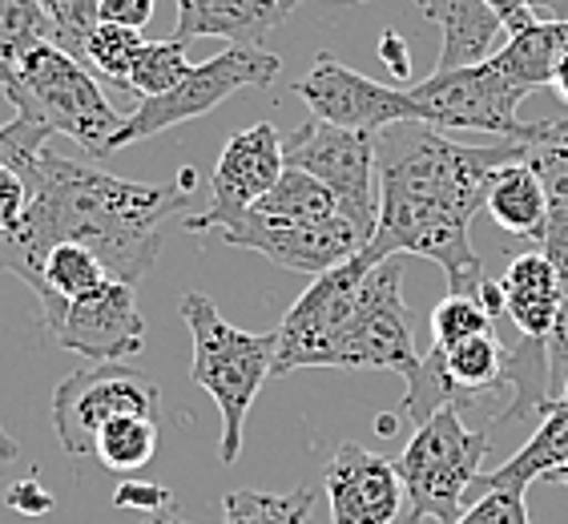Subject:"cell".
I'll return each instance as SVG.
<instances>
[{
	"label": "cell",
	"instance_id": "cell-1",
	"mask_svg": "<svg viewBox=\"0 0 568 524\" xmlns=\"http://www.w3.org/2000/svg\"><path fill=\"white\" fill-rule=\"evenodd\" d=\"M29 210L12 230H0V266L41 291L44 254L57 242H81L125 283H142L162 254L165 222L186 210L197 187L194 170L170 182H125L101 165L44 150L24 174Z\"/></svg>",
	"mask_w": 568,
	"mask_h": 524
},
{
	"label": "cell",
	"instance_id": "cell-2",
	"mask_svg": "<svg viewBox=\"0 0 568 524\" xmlns=\"http://www.w3.org/2000/svg\"><path fill=\"white\" fill-rule=\"evenodd\" d=\"M525 142L500 138L496 145H459L427 121H395L375 133L379 165V222L363 259L419 254L444 266L456 295H476L484 274L471 251V219L484 206V190L496 165L525 158Z\"/></svg>",
	"mask_w": 568,
	"mask_h": 524
},
{
	"label": "cell",
	"instance_id": "cell-3",
	"mask_svg": "<svg viewBox=\"0 0 568 524\" xmlns=\"http://www.w3.org/2000/svg\"><path fill=\"white\" fill-rule=\"evenodd\" d=\"M182 323L194 339V363L190 380L219 404L222 412V440L219 456L222 464H234L242 452V427L251 415L254 400L263 392L266 375H274V335H254L222 319L214 299L202 291H186L182 303Z\"/></svg>",
	"mask_w": 568,
	"mask_h": 524
},
{
	"label": "cell",
	"instance_id": "cell-4",
	"mask_svg": "<svg viewBox=\"0 0 568 524\" xmlns=\"http://www.w3.org/2000/svg\"><path fill=\"white\" fill-rule=\"evenodd\" d=\"M4 98L17 113L41 121L49 133H65L81 142L93 158H110L113 133L125 121L110 105L105 89L93 81V69L57 49L53 41H41L21 57Z\"/></svg>",
	"mask_w": 568,
	"mask_h": 524
},
{
	"label": "cell",
	"instance_id": "cell-5",
	"mask_svg": "<svg viewBox=\"0 0 568 524\" xmlns=\"http://www.w3.org/2000/svg\"><path fill=\"white\" fill-rule=\"evenodd\" d=\"M488 456V432H471L456 407H439L412 432L407 449L395 460L412 504V521L448 524L464 513V492L480 481Z\"/></svg>",
	"mask_w": 568,
	"mask_h": 524
},
{
	"label": "cell",
	"instance_id": "cell-6",
	"mask_svg": "<svg viewBox=\"0 0 568 524\" xmlns=\"http://www.w3.org/2000/svg\"><path fill=\"white\" fill-rule=\"evenodd\" d=\"M278 69H283V61L274 53H266L263 44H230L219 57H210V61L190 69L170 93L138 101L133 113H125L121 130L113 133L110 153L125 150L133 142H145V138H158V133L174 130L182 121L202 118V113H210L226 98H234L239 89L271 85L274 77H278Z\"/></svg>",
	"mask_w": 568,
	"mask_h": 524
},
{
	"label": "cell",
	"instance_id": "cell-7",
	"mask_svg": "<svg viewBox=\"0 0 568 524\" xmlns=\"http://www.w3.org/2000/svg\"><path fill=\"white\" fill-rule=\"evenodd\" d=\"M407 101L416 110V121H427L436 130H480L508 138V142H540L545 121L520 118V93L493 69V61L464 69H436L432 77L407 85Z\"/></svg>",
	"mask_w": 568,
	"mask_h": 524
},
{
	"label": "cell",
	"instance_id": "cell-8",
	"mask_svg": "<svg viewBox=\"0 0 568 524\" xmlns=\"http://www.w3.org/2000/svg\"><path fill=\"white\" fill-rule=\"evenodd\" d=\"M286 165L315 174L331 194L339 198V214H347L367 242L379 222V165H375V133L343 130L331 121H303L283 138Z\"/></svg>",
	"mask_w": 568,
	"mask_h": 524
},
{
	"label": "cell",
	"instance_id": "cell-9",
	"mask_svg": "<svg viewBox=\"0 0 568 524\" xmlns=\"http://www.w3.org/2000/svg\"><path fill=\"white\" fill-rule=\"evenodd\" d=\"M118 415H162L158 383L125 363H89L53 387V432L73 460L93 456L101 427Z\"/></svg>",
	"mask_w": 568,
	"mask_h": 524
},
{
	"label": "cell",
	"instance_id": "cell-10",
	"mask_svg": "<svg viewBox=\"0 0 568 524\" xmlns=\"http://www.w3.org/2000/svg\"><path fill=\"white\" fill-rule=\"evenodd\" d=\"M372 271V262L355 259L315 274V283L295 299V306L283 315L274 331V375L298 372V367H335L339 343L351 328V315L359 306L363 279Z\"/></svg>",
	"mask_w": 568,
	"mask_h": 524
},
{
	"label": "cell",
	"instance_id": "cell-11",
	"mask_svg": "<svg viewBox=\"0 0 568 524\" xmlns=\"http://www.w3.org/2000/svg\"><path fill=\"white\" fill-rule=\"evenodd\" d=\"M424 355L416 351L412 315L404 303V259L375 262L363 279L359 306L339 343L335 367H367V372H395L407 383L416 380Z\"/></svg>",
	"mask_w": 568,
	"mask_h": 524
},
{
	"label": "cell",
	"instance_id": "cell-12",
	"mask_svg": "<svg viewBox=\"0 0 568 524\" xmlns=\"http://www.w3.org/2000/svg\"><path fill=\"white\" fill-rule=\"evenodd\" d=\"M202 239L226 242L239 251H254L263 259L278 262L286 271L323 274L339 262L355 259L367 246V230H359L347 214H331V219H271L258 210H246L239 219L222 222L206 230Z\"/></svg>",
	"mask_w": 568,
	"mask_h": 524
},
{
	"label": "cell",
	"instance_id": "cell-13",
	"mask_svg": "<svg viewBox=\"0 0 568 524\" xmlns=\"http://www.w3.org/2000/svg\"><path fill=\"white\" fill-rule=\"evenodd\" d=\"M295 93L306 101L311 118L343 125V130L379 133L383 125H395V121H416L407 89L379 85L367 73L343 66L335 53H318L311 73L295 85Z\"/></svg>",
	"mask_w": 568,
	"mask_h": 524
},
{
	"label": "cell",
	"instance_id": "cell-14",
	"mask_svg": "<svg viewBox=\"0 0 568 524\" xmlns=\"http://www.w3.org/2000/svg\"><path fill=\"white\" fill-rule=\"evenodd\" d=\"M283 165V133L274 125L258 121L251 130L234 133L226 150H222L219 165H214V178H210V206L202 214H194V219H186V230L202 239L206 230L246 214L278 182Z\"/></svg>",
	"mask_w": 568,
	"mask_h": 524
},
{
	"label": "cell",
	"instance_id": "cell-15",
	"mask_svg": "<svg viewBox=\"0 0 568 524\" xmlns=\"http://www.w3.org/2000/svg\"><path fill=\"white\" fill-rule=\"evenodd\" d=\"M57 343L93 363H121L145 347V319L138 311V291L125 279H105L98 291L73 299L57 323Z\"/></svg>",
	"mask_w": 568,
	"mask_h": 524
},
{
	"label": "cell",
	"instance_id": "cell-16",
	"mask_svg": "<svg viewBox=\"0 0 568 524\" xmlns=\"http://www.w3.org/2000/svg\"><path fill=\"white\" fill-rule=\"evenodd\" d=\"M331 524H392L404 504V481L392 460L363 444H343L323 472Z\"/></svg>",
	"mask_w": 568,
	"mask_h": 524
},
{
	"label": "cell",
	"instance_id": "cell-17",
	"mask_svg": "<svg viewBox=\"0 0 568 524\" xmlns=\"http://www.w3.org/2000/svg\"><path fill=\"white\" fill-rule=\"evenodd\" d=\"M504 315L513 319L520 335L557 343L568 328V279L545 251L513 254L500 274Z\"/></svg>",
	"mask_w": 568,
	"mask_h": 524
},
{
	"label": "cell",
	"instance_id": "cell-18",
	"mask_svg": "<svg viewBox=\"0 0 568 524\" xmlns=\"http://www.w3.org/2000/svg\"><path fill=\"white\" fill-rule=\"evenodd\" d=\"M283 0H178V41L226 37L234 44H263V37L283 21Z\"/></svg>",
	"mask_w": 568,
	"mask_h": 524
},
{
	"label": "cell",
	"instance_id": "cell-19",
	"mask_svg": "<svg viewBox=\"0 0 568 524\" xmlns=\"http://www.w3.org/2000/svg\"><path fill=\"white\" fill-rule=\"evenodd\" d=\"M568 464V387L540 412V424L525 440V449L513 452L500 468L480 476L484 492H528V484L545 481Z\"/></svg>",
	"mask_w": 568,
	"mask_h": 524
},
{
	"label": "cell",
	"instance_id": "cell-20",
	"mask_svg": "<svg viewBox=\"0 0 568 524\" xmlns=\"http://www.w3.org/2000/svg\"><path fill=\"white\" fill-rule=\"evenodd\" d=\"M528 162L545 182V234L540 251L557 262L568 279V118L545 121V138L528 145Z\"/></svg>",
	"mask_w": 568,
	"mask_h": 524
},
{
	"label": "cell",
	"instance_id": "cell-21",
	"mask_svg": "<svg viewBox=\"0 0 568 524\" xmlns=\"http://www.w3.org/2000/svg\"><path fill=\"white\" fill-rule=\"evenodd\" d=\"M568 53V21H532L528 29L508 37L500 53H493L496 73L508 81V85L528 98L536 89L552 85V73H557L560 57Z\"/></svg>",
	"mask_w": 568,
	"mask_h": 524
},
{
	"label": "cell",
	"instance_id": "cell-22",
	"mask_svg": "<svg viewBox=\"0 0 568 524\" xmlns=\"http://www.w3.org/2000/svg\"><path fill=\"white\" fill-rule=\"evenodd\" d=\"M484 210L496 219V226L540 242L548 202H545V182H540V174H536L532 162H528V150H525V158L504 162L493 170L488 190H484Z\"/></svg>",
	"mask_w": 568,
	"mask_h": 524
},
{
	"label": "cell",
	"instance_id": "cell-23",
	"mask_svg": "<svg viewBox=\"0 0 568 524\" xmlns=\"http://www.w3.org/2000/svg\"><path fill=\"white\" fill-rule=\"evenodd\" d=\"M427 21H436L444 29V49H439L436 69L480 66L493 53L496 37L504 33L500 17L484 0H439V9Z\"/></svg>",
	"mask_w": 568,
	"mask_h": 524
},
{
	"label": "cell",
	"instance_id": "cell-24",
	"mask_svg": "<svg viewBox=\"0 0 568 524\" xmlns=\"http://www.w3.org/2000/svg\"><path fill=\"white\" fill-rule=\"evenodd\" d=\"M251 210L271 214V219H331V214H339V198L315 174H306L298 165H283L278 182Z\"/></svg>",
	"mask_w": 568,
	"mask_h": 524
},
{
	"label": "cell",
	"instance_id": "cell-25",
	"mask_svg": "<svg viewBox=\"0 0 568 524\" xmlns=\"http://www.w3.org/2000/svg\"><path fill=\"white\" fill-rule=\"evenodd\" d=\"M153 452H158V420H150V415H118L101 427L98 444H93V456L121 476L145 468Z\"/></svg>",
	"mask_w": 568,
	"mask_h": 524
},
{
	"label": "cell",
	"instance_id": "cell-26",
	"mask_svg": "<svg viewBox=\"0 0 568 524\" xmlns=\"http://www.w3.org/2000/svg\"><path fill=\"white\" fill-rule=\"evenodd\" d=\"M41 41H53L41 0H0V89L12 85L21 57Z\"/></svg>",
	"mask_w": 568,
	"mask_h": 524
},
{
	"label": "cell",
	"instance_id": "cell-27",
	"mask_svg": "<svg viewBox=\"0 0 568 524\" xmlns=\"http://www.w3.org/2000/svg\"><path fill=\"white\" fill-rule=\"evenodd\" d=\"M311 504L315 488H295L286 496L242 488L222 501V524H311Z\"/></svg>",
	"mask_w": 568,
	"mask_h": 524
},
{
	"label": "cell",
	"instance_id": "cell-28",
	"mask_svg": "<svg viewBox=\"0 0 568 524\" xmlns=\"http://www.w3.org/2000/svg\"><path fill=\"white\" fill-rule=\"evenodd\" d=\"M190 53H186V41H145L142 53L133 57L130 66V93L138 101L142 98H158V93H170V89L190 73Z\"/></svg>",
	"mask_w": 568,
	"mask_h": 524
},
{
	"label": "cell",
	"instance_id": "cell-29",
	"mask_svg": "<svg viewBox=\"0 0 568 524\" xmlns=\"http://www.w3.org/2000/svg\"><path fill=\"white\" fill-rule=\"evenodd\" d=\"M142 29H125V24H110L101 21L85 44V66L98 77H105L113 89L130 93V66L133 57L142 53ZM133 98V93H130Z\"/></svg>",
	"mask_w": 568,
	"mask_h": 524
},
{
	"label": "cell",
	"instance_id": "cell-30",
	"mask_svg": "<svg viewBox=\"0 0 568 524\" xmlns=\"http://www.w3.org/2000/svg\"><path fill=\"white\" fill-rule=\"evenodd\" d=\"M496 331V319L476 303V295H444L432 311V347H456L464 339Z\"/></svg>",
	"mask_w": 568,
	"mask_h": 524
},
{
	"label": "cell",
	"instance_id": "cell-31",
	"mask_svg": "<svg viewBox=\"0 0 568 524\" xmlns=\"http://www.w3.org/2000/svg\"><path fill=\"white\" fill-rule=\"evenodd\" d=\"M44 17H49V33H53L57 49H65L85 66V44L89 33L101 24L98 0H41Z\"/></svg>",
	"mask_w": 568,
	"mask_h": 524
},
{
	"label": "cell",
	"instance_id": "cell-32",
	"mask_svg": "<svg viewBox=\"0 0 568 524\" xmlns=\"http://www.w3.org/2000/svg\"><path fill=\"white\" fill-rule=\"evenodd\" d=\"M448 524H532L528 521L525 492H484L480 501L464 508Z\"/></svg>",
	"mask_w": 568,
	"mask_h": 524
},
{
	"label": "cell",
	"instance_id": "cell-33",
	"mask_svg": "<svg viewBox=\"0 0 568 524\" xmlns=\"http://www.w3.org/2000/svg\"><path fill=\"white\" fill-rule=\"evenodd\" d=\"M113 504H118V508H133V513H142V516H153V513H162V508H170L174 496H170L162 484L121 481V488L113 492Z\"/></svg>",
	"mask_w": 568,
	"mask_h": 524
},
{
	"label": "cell",
	"instance_id": "cell-34",
	"mask_svg": "<svg viewBox=\"0 0 568 524\" xmlns=\"http://www.w3.org/2000/svg\"><path fill=\"white\" fill-rule=\"evenodd\" d=\"M29 210V187L12 165H0V230H12Z\"/></svg>",
	"mask_w": 568,
	"mask_h": 524
},
{
	"label": "cell",
	"instance_id": "cell-35",
	"mask_svg": "<svg viewBox=\"0 0 568 524\" xmlns=\"http://www.w3.org/2000/svg\"><path fill=\"white\" fill-rule=\"evenodd\" d=\"M4 504L9 508H17L21 516H49L53 513V492L44 488L41 481H17V484H9V492H4Z\"/></svg>",
	"mask_w": 568,
	"mask_h": 524
},
{
	"label": "cell",
	"instance_id": "cell-36",
	"mask_svg": "<svg viewBox=\"0 0 568 524\" xmlns=\"http://www.w3.org/2000/svg\"><path fill=\"white\" fill-rule=\"evenodd\" d=\"M101 21L125 24V29H145L153 17V0H98Z\"/></svg>",
	"mask_w": 568,
	"mask_h": 524
},
{
	"label": "cell",
	"instance_id": "cell-37",
	"mask_svg": "<svg viewBox=\"0 0 568 524\" xmlns=\"http://www.w3.org/2000/svg\"><path fill=\"white\" fill-rule=\"evenodd\" d=\"M484 4H488V9H493L496 17H500L504 33H508V37L520 33V29H528L532 21H540L528 0H484Z\"/></svg>",
	"mask_w": 568,
	"mask_h": 524
},
{
	"label": "cell",
	"instance_id": "cell-38",
	"mask_svg": "<svg viewBox=\"0 0 568 524\" xmlns=\"http://www.w3.org/2000/svg\"><path fill=\"white\" fill-rule=\"evenodd\" d=\"M379 57H383V66H392V73L395 77H412V53H407V44H404V37L399 33H387L379 37Z\"/></svg>",
	"mask_w": 568,
	"mask_h": 524
},
{
	"label": "cell",
	"instance_id": "cell-39",
	"mask_svg": "<svg viewBox=\"0 0 568 524\" xmlns=\"http://www.w3.org/2000/svg\"><path fill=\"white\" fill-rule=\"evenodd\" d=\"M476 303L484 306V311H488V315L493 319H500L504 315V291H500V279H484L480 283V291H476Z\"/></svg>",
	"mask_w": 568,
	"mask_h": 524
},
{
	"label": "cell",
	"instance_id": "cell-40",
	"mask_svg": "<svg viewBox=\"0 0 568 524\" xmlns=\"http://www.w3.org/2000/svg\"><path fill=\"white\" fill-rule=\"evenodd\" d=\"M12 460H21V449H17V440L12 436H0V501H4V492H9V464Z\"/></svg>",
	"mask_w": 568,
	"mask_h": 524
},
{
	"label": "cell",
	"instance_id": "cell-41",
	"mask_svg": "<svg viewBox=\"0 0 568 524\" xmlns=\"http://www.w3.org/2000/svg\"><path fill=\"white\" fill-rule=\"evenodd\" d=\"M540 21H568V0H528Z\"/></svg>",
	"mask_w": 568,
	"mask_h": 524
},
{
	"label": "cell",
	"instance_id": "cell-42",
	"mask_svg": "<svg viewBox=\"0 0 568 524\" xmlns=\"http://www.w3.org/2000/svg\"><path fill=\"white\" fill-rule=\"evenodd\" d=\"M552 347V360H557V372H560V380L568 383V328H565V335L557 339V343H548Z\"/></svg>",
	"mask_w": 568,
	"mask_h": 524
},
{
	"label": "cell",
	"instance_id": "cell-43",
	"mask_svg": "<svg viewBox=\"0 0 568 524\" xmlns=\"http://www.w3.org/2000/svg\"><path fill=\"white\" fill-rule=\"evenodd\" d=\"M552 85H557V93L568 101V53L560 57V66H557V73H552Z\"/></svg>",
	"mask_w": 568,
	"mask_h": 524
},
{
	"label": "cell",
	"instance_id": "cell-44",
	"mask_svg": "<svg viewBox=\"0 0 568 524\" xmlns=\"http://www.w3.org/2000/svg\"><path fill=\"white\" fill-rule=\"evenodd\" d=\"M145 524H190V521H182V516H178V508L170 504V508H162V513L145 516Z\"/></svg>",
	"mask_w": 568,
	"mask_h": 524
},
{
	"label": "cell",
	"instance_id": "cell-45",
	"mask_svg": "<svg viewBox=\"0 0 568 524\" xmlns=\"http://www.w3.org/2000/svg\"><path fill=\"white\" fill-rule=\"evenodd\" d=\"M375 432H379V436H395V432H399V415H379V420H375Z\"/></svg>",
	"mask_w": 568,
	"mask_h": 524
},
{
	"label": "cell",
	"instance_id": "cell-46",
	"mask_svg": "<svg viewBox=\"0 0 568 524\" xmlns=\"http://www.w3.org/2000/svg\"><path fill=\"white\" fill-rule=\"evenodd\" d=\"M416 9L424 12V17H432V12L439 9V0H416Z\"/></svg>",
	"mask_w": 568,
	"mask_h": 524
},
{
	"label": "cell",
	"instance_id": "cell-47",
	"mask_svg": "<svg viewBox=\"0 0 568 524\" xmlns=\"http://www.w3.org/2000/svg\"><path fill=\"white\" fill-rule=\"evenodd\" d=\"M548 481H557V484H568V464H565V468H557V472H552V476H548Z\"/></svg>",
	"mask_w": 568,
	"mask_h": 524
},
{
	"label": "cell",
	"instance_id": "cell-48",
	"mask_svg": "<svg viewBox=\"0 0 568 524\" xmlns=\"http://www.w3.org/2000/svg\"><path fill=\"white\" fill-rule=\"evenodd\" d=\"M298 4H303V0H283V12H291V9H298Z\"/></svg>",
	"mask_w": 568,
	"mask_h": 524
},
{
	"label": "cell",
	"instance_id": "cell-49",
	"mask_svg": "<svg viewBox=\"0 0 568 524\" xmlns=\"http://www.w3.org/2000/svg\"><path fill=\"white\" fill-rule=\"evenodd\" d=\"M0 436H9V432H4V427H0Z\"/></svg>",
	"mask_w": 568,
	"mask_h": 524
}]
</instances>
